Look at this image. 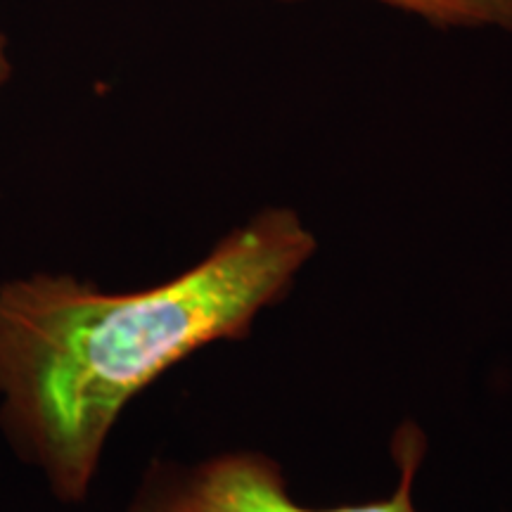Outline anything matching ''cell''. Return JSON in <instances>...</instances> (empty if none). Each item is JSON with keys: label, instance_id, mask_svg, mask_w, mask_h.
Wrapping results in <instances>:
<instances>
[{"label": "cell", "instance_id": "cell-1", "mask_svg": "<svg viewBox=\"0 0 512 512\" xmlns=\"http://www.w3.org/2000/svg\"><path fill=\"white\" fill-rule=\"evenodd\" d=\"M316 247L297 211L271 207L145 290L46 271L0 285V430L12 451L57 501H86L128 403L195 351L249 335Z\"/></svg>", "mask_w": 512, "mask_h": 512}, {"label": "cell", "instance_id": "cell-2", "mask_svg": "<svg viewBox=\"0 0 512 512\" xmlns=\"http://www.w3.org/2000/svg\"><path fill=\"white\" fill-rule=\"evenodd\" d=\"M425 451V432L411 420L401 422L392 439L399 470L394 494L339 508H309L294 501L280 465L256 451H230L192 465L157 463L128 512H420L413 486Z\"/></svg>", "mask_w": 512, "mask_h": 512}, {"label": "cell", "instance_id": "cell-3", "mask_svg": "<svg viewBox=\"0 0 512 512\" xmlns=\"http://www.w3.org/2000/svg\"><path fill=\"white\" fill-rule=\"evenodd\" d=\"M437 27L512 31V0H377Z\"/></svg>", "mask_w": 512, "mask_h": 512}, {"label": "cell", "instance_id": "cell-4", "mask_svg": "<svg viewBox=\"0 0 512 512\" xmlns=\"http://www.w3.org/2000/svg\"><path fill=\"white\" fill-rule=\"evenodd\" d=\"M10 76H12V60L8 50V38L0 34V93H3V88L8 86Z\"/></svg>", "mask_w": 512, "mask_h": 512}]
</instances>
